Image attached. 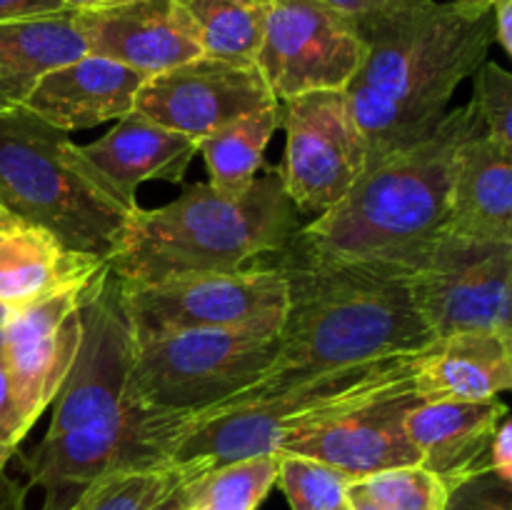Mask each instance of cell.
<instances>
[{
  "label": "cell",
  "mask_w": 512,
  "mask_h": 510,
  "mask_svg": "<svg viewBox=\"0 0 512 510\" xmlns=\"http://www.w3.org/2000/svg\"><path fill=\"white\" fill-rule=\"evenodd\" d=\"M512 385V335L460 330L435 340L413 373L423 403L490 400Z\"/></svg>",
  "instance_id": "obj_22"
},
{
  "label": "cell",
  "mask_w": 512,
  "mask_h": 510,
  "mask_svg": "<svg viewBox=\"0 0 512 510\" xmlns=\"http://www.w3.org/2000/svg\"><path fill=\"white\" fill-rule=\"evenodd\" d=\"M418 403L410 380L343 418L283 440L278 450L323 460L353 480L403 465H420V453L405 430V418Z\"/></svg>",
  "instance_id": "obj_16"
},
{
  "label": "cell",
  "mask_w": 512,
  "mask_h": 510,
  "mask_svg": "<svg viewBox=\"0 0 512 510\" xmlns=\"http://www.w3.org/2000/svg\"><path fill=\"white\" fill-rule=\"evenodd\" d=\"M13 313H15V308H10V305L0 303V335H3L5 325L10 323V318H13Z\"/></svg>",
  "instance_id": "obj_42"
},
{
  "label": "cell",
  "mask_w": 512,
  "mask_h": 510,
  "mask_svg": "<svg viewBox=\"0 0 512 510\" xmlns=\"http://www.w3.org/2000/svg\"><path fill=\"white\" fill-rule=\"evenodd\" d=\"M88 53L103 55L143 75L200 58L198 25L178 0H128L100 10H75Z\"/></svg>",
  "instance_id": "obj_17"
},
{
  "label": "cell",
  "mask_w": 512,
  "mask_h": 510,
  "mask_svg": "<svg viewBox=\"0 0 512 510\" xmlns=\"http://www.w3.org/2000/svg\"><path fill=\"white\" fill-rule=\"evenodd\" d=\"M323 3L330 5V8L340 10V13H345L348 18L358 20V18H368V15L385 13V10L403 8V5L418 3V0H323Z\"/></svg>",
  "instance_id": "obj_36"
},
{
  "label": "cell",
  "mask_w": 512,
  "mask_h": 510,
  "mask_svg": "<svg viewBox=\"0 0 512 510\" xmlns=\"http://www.w3.org/2000/svg\"><path fill=\"white\" fill-rule=\"evenodd\" d=\"M123 300L138 343L180 330L283 325L288 288L280 268L270 263L228 273L123 283Z\"/></svg>",
  "instance_id": "obj_9"
},
{
  "label": "cell",
  "mask_w": 512,
  "mask_h": 510,
  "mask_svg": "<svg viewBox=\"0 0 512 510\" xmlns=\"http://www.w3.org/2000/svg\"><path fill=\"white\" fill-rule=\"evenodd\" d=\"M473 105L483 133L500 148L512 150V75L495 60L475 70Z\"/></svg>",
  "instance_id": "obj_31"
},
{
  "label": "cell",
  "mask_w": 512,
  "mask_h": 510,
  "mask_svg": "<svg viewBox=\"0 0 512 510\" xmlns=\"http://www.w3.org/2000/svg\"><path fill=\"white\" fill-rule=\"evenodd\" d=\"M428 348L310 373H268L215 408L195 413L173 463L205 473L233 460L278 453L280 443L338 420L413 380Z\"/></svg>",
  "instance_id": "obj_5"
},
{
  "label": "cell",
  "mask_w": 512,
  "mask_h": 510,
  "mask_svg": "<svg viewBox=\"0 0 512 510\" xmlns=\"http://www.w3.org/2000/svg\"><path fill=\"white\" fill-rule=\"evenodd\" d=\"M98 270L15 308L5 325L3 358L28 433L55 400L73 365L80 343V303Z\"/></svg>",
  "instance_id": "obj_15"
},
{
  "label": "cell",
  "mask_w": 512,
  "mask_h": 510,
  "mask_svg": "<svg viewBox=\"0 0 512 510\" xmlns=\"http://www.w3.org/2000/svg\"><path fill=\"white\" fill-rule=\"evenodd\" d=\"M280 128L285 130V153L275 170L298 213L320 215L333 208L370 165L345 90L283 100Z\"/></svg>",
  "instance_id": "obj_11"
},
{
  "label": "cell",
  "mask_w": 512,
  "mask_h": 510,
  "mask_svg": "<svg viewBox=\"0 0 512 510\" xmlns=\"http://www.w3.org/2000/svg\"><path fill=\"white\" fill-rule=\"evenodd\" d=\"M278 103L255 63L200 58L148 75L135 95V113L198 143L213 130Z\"/></svg>",
  "instance_id": "obj_14"
},
{
  "label": "cell",
  "mask_w": 512,
  "mask_h": 510,
  "mask_svg": "<svg viewBox=\"0 0 512 510\" xmlns=\"http://www.w3.org/2000/svg\"><path fill=\"white\" fill-rule=\"evenodd\" d=\"M135 355V335L125 313L123 283L105 260L80 303V343L73 365L55 395L45 435H63L98 423L123 408Z\"/></svg>",
  "instance_id": "obj_13"
},
{
  "label": "cell",
  "mask_w": 512,
  "mask_h": 510,
  "mask_svg": "<svg viewBox=\"0 0 512 510\" xmlns=\"http://www.w3.org/2000/svg\"><path fill=\"white\" fill-rule=\"evenodd\" d=\"M280 325L200 328L135 343L123 403L203 413L260 383L275 368Z\"/></svg>",
  "instance_id": "obj_7"
},
{
  "label": "cell",
  "mask_w": 512,
  "mask_h": 510,
  "mask_svg": "<svg viewBox=\"0 0 512 510\" xmlns=\"http://www.w3.org/2000/svg\"><path fill=\"white\" fill-rule=\"evenodd\" d=\"M88 55L75 10L0 23V103H23L38 78Z\"/></svg>",
  "instance_id": "obj_24"
},
{
  "label": "cell",
  "mask_w": 512,
  "mask_h": 510,
  "mask_svg": "<svg viewBox=\"0 0 512 510\" xmlns=\"http://www.w3.org/2000/svg\"><path fill=\"white\" fill-rule=\"evenodd\" d=\"M25 435H28V430H25L20 408L15 403L13 383H10L8 365H5L3 358V335H0V445L3 448H18Z\"/></svg>",
  "instance_id": "obj_33"
},
{
  "label": "cell",
  "mask_w": 512,
  "mask_h": 510,
  "mask_svg": "<svg viewBox=\"0 0 512 510\" xmlns=\"http://www.w3.org/2000/svg\"><path fill=\"white\" fill-rule=\"evenodd\" d=\"M353 23L365 53L345 95L370 163L433 135L495 43L493 5L473 0H418Z\"/></svg>",
  "instance_id": "obj_1"
},
{
  "label": "cell",
  "mask_w": 512,
  "mask_h": 510,
  "mask_svg": "<svg viewBox=\"0 0 512 510\" xmlns=\"http://www.w3.org/2000/svg\"><path fill=\"white\" fill-rule=\"evenodd\" d=\"M148 75L103 55H83L38 78L23 105L55 128H95L135 108V95Z\"/></svg>",
  "instance_id": "obj_18"
},
{
  "label": "cell",
  "mask_w": 512,
  "mask_h": 510,
  "mask_svg": "<svg viewBox=\"0 0 512 510\" xmlns=\"http://www.w3.org/2000/svg\"><path fill=\"white\" fill-rule=\"evenodd\" d=\"M0 208L75 253L110 260L135 210L70 133L23 103H0Z\"/></svg>",
  "instance_id": "obj_6"
},
{
  "label": "cell",
  "mask_w": 512,
  "mask_h": 510,
  "mask_svg": "<svg viewBox=\"0 0 512 510\" xmlns=\"http://www.w3.org/2000/svg\"><path fill=\"white\" fill-rule=\"evenodd\" d=\"M200 475L185 465L115 470L78 490L60 510H153L185 480Z\"/></svg>",
  "instance_id": "obj_28"
},
{
  "label": "cell",
  "mask_w": 512,
  "mask_h": 510,
  "mask_svg": "<svg viewBox=\"0 0 512 510\" xmlns=\"http://www.w3.org/2000/svg\"><path fill=\"white\" fill-rule=\"evenodd\" d=\"M8 215H10V213H5V210H3V208H0V223H3V220H5V218H8Z\"/></svg>",
  "instance_id": "obj_45"
},
{
  "label": "cell",
  "mask_w": 512,
  "mask_h": 510,
  "mask_svg": "<svg viewBox=\"0 0 512 510\" xmlns=\"http://www.w3.org/2000/svg\"><path fill=\"white\" fill-rule=\"evenodd\" d=\"M355 480L343 470L278 450V488L288 498L290 510H338L348 503V490Z\"/></svg>",
  "instance_id": "obj_29"
},
{
  "label": "cell",
  "mask_w": 512,
  "mask_h": 510,
  "mask_svg": "<svg viewBox=\"0 0 512 510\" xmlns=\"http://www.w3.org/2000/svg\"><path fill=\"white\" fill-rule=\"evenodd\" d=\"M105 260L68 250L53 233L23 220L0 223V303L23 308L65 283L85 278Z\"/></svg>",
  "instance_id": "obj_23"
},
{
  "label": "cell",
  "mask_w": 512,
  "mask_h": 510,
  "mask_svg": "<svg viewBox=\"0 0 512 510\" xmlns=\"http://www.w3.org/2000/svg\"><path fill=\"white\" fill-rule=\"evenodd\" d=\"M383 510H445L448 485L423 465H403L358 480Z\"/></svg>",
  "instance_id": "obj_30"
},
{
  "label": "cell",
  "mask_w": 512,
  "mask_h": 510,
  "mask_svg": "<svg viewBox=\"0 0 512 510\" xmlns=\"http://www.w3.org/2000/svg\"><path fill=\"white\" fill-rule=\"evenodd\" d=\"M13 455H15V448H3V445H0V470H5V465L10 463Z\"/></svg>",
  "instance_id": "obj_43"
},
{
  "label": "cell",
  "mask_w": 512,
  "mask_h": 510,
  "mask_svg": "<svg viewBox=\"0 0 512 510\" xmlns=\"http://www.w3.org/2000/svg\"><path fill=\"white\" fill-rule=\"evenodd\" d=\"M278 128L280 103H275L200 138L198 155L210 173L208 183L230 193L248 188L263 170L265 148Z\"/></svg>",
  "instance_id": "obj_25"
},
{
  "label": "cell",
  "mask_w": 512,
  "mask_h": 510,
  "mask_svg": "<svg viewBox=\"0 0 512 510\" xmlns=\"http://www.w3.org/2000/svg\"><path fill=\"white\" fill-rule=\"evenodd\" d=\"M278 483V453L218 465L180 485L183 510H258Z\"/></svg>",
  "instance_id": "obj_26"
},
{
  "label": "cell",
  "mask_w": 512,
  "mask_h": 510,
  "mask_svg": "<svg viewBox=\"0 0 512 510\" xmlns=\"http://www.w3.org/2000/svg\"><path fill=\"white\" fill-rule=\"evenodd\" d=\"M363 53L353 18L323 0H270L255 65L283 103L320 90H345Z\"/></svg>",
  "instance_id": "obj_12"
},
{
  "label": "cell",
  "mask_w": 512,
  "mask_h": 510,
  "mask_svg": "<svg viewBox=\"0 0 512 510\" xmlns=\"http://www.w3.org/2000/svg\"><path fill=\"white\" fill-rule=\"evenodd\" d=\"M445 510H512V483L483 470L448 490Z\"/></svg>",
  "instance_id": "obj_32"
},
{
  "label": "cell",
  "mask_w": 512,
  "mask_h": 510,
  "mask_svg": "<svg viewBox=\"0 0 512 510\" xmlns=\"http://www.w3.org/2000/svg\"><path fill=\"white\" fill-rule=\"evenodd\" d=\"M120 3H128V0H63V5L68 10H100Z\"/></svg>",
  "instance_id": "obj_40"
},
{
  "label": "cell",
  "mask_w": 512,
  "mask_h": 510,
  "mask_svg": "<svg viewBox=\"0 0 512 510\" xmlns=\"http://www.w3.org/2000/svg\"><path fill=\"white\" fill-rule=\"evenodd\" d=\"M298 228V208L270 168L235 193L193 183L173 203L138 208L108 263L125 285L228 273L283 250Z\"/></svg>",
  "instance_id": "obj_4"
},
{
  "label": "cell",
  "mask_w": 512,
  "mask_h": 510,
  "mask_svg": "<svg viewBox=\"0 0 512 510\" xmlns=\"http://www.w3.org/2000/svg\"><path fill=\"white\" fill-rule=\"evenodd\" d=\"M198 25L210 58L255 63L270 0H178Z\"/></svg>",
  "instance_id": "obj_27"
},
{
  "label": "cell",
  "mask_w": 512,
  "mask_h": 510,
  "mask_svg": "<svg viewBox=\"0 0 512 510\" xmlns=\"http://www.w3.org/2000/svg\"><path fill=\"white\" fill-rule=\"evenodd\" d=\"M195 413L153 410L123 403L108 418L80 425L63 435H43L23 458L28 483L48 493L43 510H58L63 495L115 470L158 468L173 463L180 435L193 425Z\"/></svg>",
  "instance_id": "obj_8"
},
{
  "label": "cell",
  "mask_w": 512,
  "mask_h": 510,
  "mask_svg": "<svg viewBox=\"0 0 512 510\" xmlns=\"http://www.w3.org/2000/svg\"><path fill=\"white\" fill-rule=\"evenodd\" d=\"M488 465L500 480L512 483V423H510V415L498 425V430H495L493 443H490Z\"/></svg>",
  "instance_id": "obj_34"
},
{
  "label": "cell",
  "mask_w": 512,
  "mask_h": 510,
  "mask_svg": "<svg viewBox=\"0 0 512 510\" xmlns=\"http://www.w3.org/2000/svg\"><path fill=\"white\" fill-rule=\"evenodd\" d=\"M80 150L123 198L138 203V188L143 183H183L198 155V143L130 110L108 133L80 145Z\"/></svg>",
  "instance_id": "obj_21"
},
{
  "label": "cell",
  "mask_w": 512,
  "mask_h": 510,
  "mask_svg": "<svg viewBox=\"0 0 512 510\" xmlns=\"http://www.w3.org/2000/svg\"><path fill=\"white\" fill-rule=\"evenodd\" d=\"M153 510H183V503H180V488H175L168 498L160 500Z\"/></svg>",
  "instance_id": "obj_41"
},
{
  "label": "cell",
  "mask_w": 512,
  "mask_h": 510,
  "mask_svg": "<svg viewBox=\"0 0 512 510\" xmlns=\"http://www.w3.org/2000/svg\"><path fill=\"white\" fill-rule=\"evenodd\" d=\"M288 288L280 350L270 373H310L420 353L435 343L410 265L320 260L283 248L273 255Z\"/></svg>",
  "instance_id": "obj_2"
},
{
  "label": "cell",
  "mask_w": 512,
  "mask_h": 510,
  "mask_svg": "<svg viewBox=\"0 0 512 510\" xmlns=\"http://www.w3.org/2000/svg\"><path fill=\"white\" fill-rule=\"evenodd\" d=\"M338 510H350V508H348V503H345V505H343V508H338Z\"/></svg>",
  "instance_id": "obj_46"
},
{
  "label": "cell",
  "mask_w": 512,
  "mask_h": 510,
  "mask_svg": "<svg viewBox=\"0 0 512 510\" xmlns=\"http://www.w3.org/2000/svg\"><path fill=\"white\" fill-rule=\"evenodd\" d=\"M25 495L28 488L0 470V510H25Z\"/></svg>",
  "instance_id": "obj_38"
},
{
  "label": "cell",
  "mask_w": 512,
  "mask_h": 510,
  "mask_svg": "<svg viewBox=\"0 0 512 510\" xmlns=\"http://www.w3.org/2000/svg\"><path fill=\"white\" fill-rule=\"evenodd\" d=\"M473 3H483V5H493L495 0H473Z\"/></svg>",
  "instance_id": "obj_44"
},
{
  "label": "cell",
  "mask_w": 512,
  "mask_h": 510,
  "mask_svg": "<svg viewBox=\"0 0 512 510\" xmlns=\"http://www.w3.org/2000/svg\"><path fill=\"white\" fill-rule=\"evenodd\" d=\"M410 288L435 338L460 330L512 335V243L443 233L413 268Z\"/></svg>",
  "instance_id": "obj_10"
},
{
  "label": "cell",
  "mask_w": 512,
  "mask_h": 510,
  "mask_svg": "<svg viewBox=\"0 0 512 510\" xmlns=\"http://www.w3.org/2000/svg\"><path fill=\"white\" fill-rule=\"evenodd\" d=\"M68 10L63 0H0V23Z\"/></svg>",
  "instance_id": "obj_35"
},
{
  "label": "cell",
  "mask_w": 512,
  "mask_h": 510,
  "mask_svg": "<svg viewBox=\"0 0 512 510\" xmlns=\"http://www.w3.org/2000/svg\"><path fill=\"white\" fill-rule=\"evenodd\" d=\"M445 233L480 243H512V150L478 128L460 143Z\"/></svg>",
  "instance_id": "obj_20"
},
{
  "label": "cell",
  "mask_w": 512,
  "mask_h": 510,
  "mask_svg": "<svg viewBox=\"0 0 512 510\" xmlns=\"http://www.w3.org/2000/svg\"><path fill=\"white\" fill-rule=\"evenodd\" d=\"M478 128L470 103L448 110L433 135L370 163L345 198L300 225L285 248L320 260L415 268L445 233L458 148Z\"/></svg>",
  "instance_id": "obj_3"
},
{
  "label": "cell",
  "mask_w": 512,
  "mask_h": 510,
  "mask_svg": "<svg viewBox=\"0 0 512 510\" xmlns=\"http://www.w3.org/2000/svg\"><path fill=\"white\" fill-rule=\"evenodd\" d=\"M348 508L350 510H383L368 493L363 490V485L355 480L348 490Z\"/></svg>",
  "instance_id": "obj_39"
},
{
  "label": "cell",
  "mask_w": 512,
  "mask_h": 510,
  "mask_svg": "<svg viewBox=\"0 0 512 510\" xmlns=\"http://www.w3.org/2000/svg\"><path fill=\"white\" fill-rule=\"evenodd\" d=\"M505 418L508 405L500 398L420 400L405 418V430L420 453V465L453 488L460 480L490 470V443Z\"/></svg>",
  "instance_id": "obj_19"
},
{
  "label": "cell",
  "mask_w": 512,
  "mask_h": 510,
  "mask_svg": "<svg viewBox=\"0 0 512 510\" xmlns=\"http://www.w3.org/2000/svg\"><path fill=\"white\" fill-rule=\"evenodd\" d=\"M493 40L512 55V0L493 3Z\"/></svg>",
  "instance_id": "obj_37"
}]
</instances>
